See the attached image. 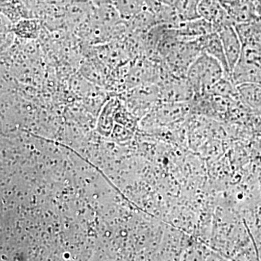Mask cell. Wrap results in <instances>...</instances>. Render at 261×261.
I'll use <instances>...</instances> for the list:
<instances>
[{"mask_svg": "<svg viewBox=\"0 0 261 261\" xmlns=\"http://www.w3.org/2000/svg\"><path fill=\"white\" fill-rule=\"evenodd\" d=\"M113 5L119 15L129 19L137 16L147 6V0H113Z\"/></svg>", "mask_w": 261, "mask_h": 261, "instance_id": "obj_4", "label": "cell"}, {"mask_svg": "<svg viewBox=\"0 0 261 261\" xmlns=\"http://www.w3.org/2000/svg\"><path fill=\"white\" fill-rule=\"evenodd\" d=\"M197 40H198L202 53H205L217 60L224 68L226 75L231 76V73L229 68H228L224 47H223L222 42H221L218 32L211 33L203 37L198 38Z\"/></svg>", "mask_w": 261, "mask_h": 261, "instance_id": "obj_3", "label": "cell"}, {"mask_svg": "<svg viewBox=\"0 0 261 261\" xmlns=\"http://www.w3.org/2000/svg\"><path fill=\"white\" fill-rule=\"evenodd\" d=\"M188 83L197 88L213 87L226 75L224 68L217 60L202 53L189 68Z\"/></svg>", "mask_w": 261, "mask_h": 261, "instance_id": "obj_1", "label": "cell"}, {"mask_svg": "<svg viewBox=\"0 0 261 261\" xmlns=\"http://www.w3.org/2000/svg\"><path fill=\"white\" fill-rule=\"evenodd\" d=\"M176 10L181 17L182 21L200 17L198 13V6L196 4V0H177Z\"/></svg>", "mask_w": 261, "mask_h": 261, "instance_id": "obj_5", "label": "cell"}, {"mask_svg": "<svg viewBox=\"0 0 261 261\" xmlns=\"http://www.w3.org/2000/svg\"><path fill=\"white\" fill-rule=\"evenodd\" d=\"M217 32L222 42L228 68L232 75L233 70L243 54L242 41L236 29L231 24L225 25Z\"/></svg>", "mask_w": 261, "mask_h": 261, "instance_id": "obj_2", "label": "cell"}]
</instances>
